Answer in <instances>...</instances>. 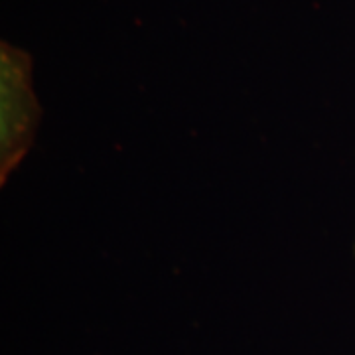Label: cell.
Returning a JSON list of instances; mask_svg holds the SVG:
<instances>
[{
  "label": "cell",
  "instance_id": "cell-1",
  "mask_svg": "<svg viewBox=\"0 0 355 355\" xmlns=\"http://www.w3.org/2000/svg\"><path fill=\"white\" fill-rule=\"evenodd\" d=\"M40 105L32 87V60L24 50L0 46V182L22 162L36 137Z\"/></svg>",
  "mask_w": 355,
  "mask_h": 355
}]
</instances>
